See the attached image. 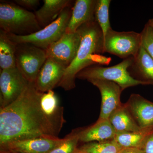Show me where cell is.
Returning <instances> with one entry per match:
<instances>
[{"label":"cell","instance_id":"6da1fadb","mask_svg":"<svg viewBox=\"0 0 153 153\" xmlns=\"http://www.w3.org/2000/svg\"><path fill=\"white\" fill-rule=\"evenodd\" d=\"M66 123L55 92L42 93L30 82L16 101L0 108V146L31 139H59Z\"/></svg>","mask_w":153,"mask_h":153},{"label":"cell","instance_id":"7a4b0ae2","mask_svg":"<svg viewBox=\"0 0 153 153\" xmlns=\"http://www.w3.org/2000/svg\"><path fill=\"white\" fill-rule=\"evenodd\" d=\"M80 36V43L76 57L69 66L57 87L69 91L75 87L77 74L84 68L92 65H107L111 59L101 55L104 53L103 33L96 21L82 25L77 30Z\"/></svg>","mask_w":153,"mask_h":153},{"label":"cell","instance_id":"3957f363","mask_svg":"<svg viewBox=\"0 0 153 153\" xmlns=\"http://www.w3.org/2000/svg\"><path fill=\"white\" fill-rule=\"evenodd\" d=\"M0 27L7 33L24 36L42 29L34 13L23 8L14 2L1 1Z\"/></svg>","mask_w":153,"mask_h":153},{"label":"cell","instance_id":"277c9868","mask_svg":"<svg viewBox=\"0 0 153 153\" xmlns=\"http://www.w3.org/2000/svg\"><path fill=\"white\" fill-rule=\"evenodd\" d=\"M133 57L124 59L121 62L111 67H103L98 65L86 67L79 72L76 78L85 79H100L117 83L123 91L126 88L137 85H147L145 82L134 78L128 71L132 63Z\"/></svg>","mask_w":153,"mask_h":153},{"label":"cell","instance_id":"5b68a950","mask_svg":"<svg viewBox=\"0 0 153 153\" xmlns=\"http://www.w3.org/2000/svg\"><path fill=\"white\" fill-rule=\"evenodd\" d=\"M70 6L65 8L55 21L36 33L24 36L7 33V35L15 44L29 43L46 51L66 33L72 12Z\"/></svg>","mask_w":153,"mask_h":153},{"label":"cell","instance_id":"8992f818","mask_svg":"<svg viewBox=\"0 0 153 153\" xmlns=\"http://www.w3.org/2000/svg\"><path fill=\"white\" fill-rule=\"evenodd\" d=\"M103 38L104 53L122 59L134 57L141 47L140 33L134 31L117 32L111 28Z\"/></svg>","mask_w":153,"mask_h":153},{"label":"cell","instance_id":"52a82bcc","mask_svg":"<svg viewBox=\"0 0 153 153\" xmlns=\"http://www.w3.org/2000/svg\"><path fill=\"white\" fill-rule=\"evenodd\" d=\"M47 59L44 49L29 43L16 44V67L29 82H36Z\"/></svg>","mask_w":153,"mask_h":153},{"label":"cell","instance_id":"ba28073f","mask_svg":"<svg viewBox=\"0 0 153 153\" xmlns=\"http://www.w3.org/2000/svg\"><path fill=\"white\" fill-rule=\"evenodd\" d=\"M29 82L17 67L1 70L0 108L16 101L25 91Z\"/></svg>","mask_w":153,"mask_h":153},{"label":"cell","instance_id":"9c48e42d","mask_svg":"<svg viewBox=\"0 0 153 153\" xmlns=\"http://www.w3.org/2000/svg\"><path fill=\"white\" fill-rule=\"evenodd\" d=\"M80 40L78 31L74 33H65L46 50L47 58L53 59L67 68L76 57Z\"/></svg>","mask_w":153,"mask_h":153},{"label":"cell","instance_id":"30bf717a","mask_svg":"<svg viewBox=\"0 0 153 153\" xmlns=\"http://www.w3.org/2000/svg\"><path fill=\"white\" fill-rule=\"evenodd\" d=\"M66 140L38 138L12 142L0 146V153H48Z\"/></svg>","mask_w":153,"mask_h":153},{"label":"cell","instance_id":"8fae6325","mask_svg":"<svg viewBox=\"0 0 153 153\" xmlns=\"http://www.w3.org/2000/svg\"><path fill=\"white\" fill-rule=\"evenodd\" d=\"M98 88L101 95V105L99 119H108L110 116L123 104L120 101L122 90L117 83L100 79L88 80Z\"/></svg>","mask_w":153,"mask_h":153},{"label":"cell","instance_id":"7c38bea8","mask_svg":"<svg viewBox=\"0 0 153 153\" xmlns=\"http://www.w3.org/2000/svg\"><path fill=\"white\" fill-rule=\"evenodd\" d=\"M66 68L64 65L47 58L35 82L37 90L45 93L57 87L63 78Z\"/></svg>","mask_w":153,"mask_h":153},{"label":"cell","instance_id":"4fadbf2b","mask_svg":"<svg viewBox=\"0 0 153 153\" xmlns=\"http://www.w3.org/2000/svg\"><path fill=\"white\" fill-rule=\"evenodd\" d=\"M125 104L140 127L153 126V102L133 94Z\"/></svg>","mask_w":153,"mask_h":153},{"label":"cell","instance_id":"5bb4252c","mask_svg":"<svg viewBox=\"0 0 153 153\" xmlns=\"http://www.w3.org/2000/svg\"><path fill=\"white\" fill-rule=\"evenodd\" d=\"M97 0H77L72 7L66 33H74L82 25L95 21V10Z\"/></svg>","mask_w":153,"mask_h":153},{"label":"cell","instance_id":"9a60e30c","mask_svg":"<svg viewBox=\"0 0 153 153\" xmlns=\"http://www.w3.org/2000/svg\"><path fill=\"white\" fill-rule=\"evenodd\" d=\"M79 141L102 142L114 139L116 131L109 119H98L93 125L78 132Z\"/></svg>","mask_w":153,"mask_h":153},{"label":"cell","instance_id":"2e32d148","mask_svg":"<svg viewBox=\"0 0 153 153\" xmlns=\"http://www.w3.org/2000/svg\"><path fill=\"white\" fill-rule=\"evenodd\" d=\"M44 4L34 13L41 28L51 24L58 18L65 8L71 6L68 0H44Z\"/></svg>","mask_w":153,"mask_h":153},{"label":"cell","instance_id":"e0dca14e","mask_svg":"<svg viewBox=\"0 0 153 153\" xmlns=\"http://www.w3.org/2000/svg\"><path fill=\"white\" fill-rule=\"evenodd\" d=\"M131 71L139 76V80L153 85V59L142 47L128 68V71Z\"/></svg>","mask_w":153,"mask_h":153},{"label":"cell","instance_id":"ac0fdd59","mask_svg":"<svg viewBox=\"0 0 153 153\" xmlns=\"http://www.w3.org/2000/svg\"><path fill=\"white\" fill-rule=\"evenodd\" d=\"M108 119L116 133L137 131L141 128L135 120L125 103H123L116 109Z\"/></svg>","mask_w":153,"mask_h":153},{"label":"cell","instance_id":"d6986e66","mask_svg":"<svg viewBox=\"0 0 153 153\" xmlns=\"http://www.w3.org/2000/svg\"><path fill=\"white\" fill-rule=\"evenodd\" d=\"M153 132V126L141 128L137 131L116 133L114 140L120 146L142 149L149 136Z\"/></svg>","mask_w":153,"mask_h":153},{"label":"cell","instance_id":"ffe728a7","mask_svg":"<svg viewBox=\"0 0 153 153\" xmlns=\"http://www.w3.org/2000/svg\"><path fill=\"white\" fill-rule=\"evenodd\" d=\"M16 44L9 38L7 33L0 30V67L1 70L16 67Z\"/></svg>","mask_w":153,"mask_h":153},{"label":"cell","instance_id":"44dd1931","mask_svg":"<svg viewBox=\"0 0 153 153\" xmlns=\"http://www.w3.org/2000/svg\"><path fill=\"white\" fill-rule=\"evenodd\" d=\"M123 149L114 139L88 143L79 148L85 153H119Z\"/></svg>","mask_w":153,"mask_h":153},{"label":"cell","instance_id":"7402d4cb","mask_svg":"<svg viewBox=\"0 0 153 153\" xmlns=\"http://www.w3.org/2000/svg\"><path fill=\"white\" fill-rule=\"evenodd\" d=\"M111 0H97L96 5L95 19L102 33L103 38L111 29L109 17V9Z\"/></svg>","mask_w":153,"mask_h":153},{"label":"cell","instance_id":"603a6c76","mask_svg":"<svg viewBox=\"0 0 153 153\" xmlns=\"http://www.w3.org/2000/svg\"><path fill=\"white\" fill-rule=\"evenodd\" d=\"M79 141L78 133L73 134L66 137L64 142L48 153H74Z\"/></svg>","mask_w":153,"mask_h":153},{"label":"cell","instance_id":"cb8c5ba5","mask_svg":"<svg viewBox=\"0 0 153 153\" xmlns=\"http://www.w3.org/2000/svg\"><path fill=\"white\" fill-rule=\"evenodd\" d=\"M140 34L141 47L153 59V30L148 23Z\"/></svg>","mask_w":153,"mask_h":153},{"label":"cell","instance_id":"d4e9b609","mask_svg":"<svg viewBox=\"0 0 153 153\" xmlns=\"http://www.w3.org/2000/svg\"><path fill=\"white\" fill-rule=\"evenodd\" d=\"M14 2L26 10H35L40 5L39 0H15Z\"/></svg>","mask_w":153,"mask_h":153},{"label":"cell","instance_id":"484cf974","mask_svg":"<svg viewBox=\"0 0 153 153\" xmlns=\"http://www.w3.org/2000/svg\"><path fill=\"white\" fill-rule=\"evenodd\" d=\"M142 149L144 153H153V132L147 139Z\"/></svg>","mask_w":153,"mask_h":153},{"label":"cell","instance_id":"4316f807","mask_svg":"<svg viewBox=\"0 0 153 153\" xmlns=\"http://www.w3.org/2000/svg\"><path fill=\"white\" fill-rule=\"evenodd\" d=\"M119 153H144L142 149L137 148H123Z\"/></svg>","mask_w":153,"mask_h":153},{"label":"cell","instance_id":"83f0119b","mask_svg":"<svg viewBox=\"0 0 153 153\" xmlns=\"http://www.w3.org/2000/svg\"><path fill=\"white\" fill-rule=\"evenodd\" d=\"M147 23L149 24V25L152 27V28L153 30V18L150 19Z\"/></svg>","mask_w":153,"mask_h":153},{"label":"cell","instance_id":"f1b7e54d","mask_svg":"<svg viewBox=\"0 0 153 153\" xmlns=\"http://www.w3.org/2000/svg\"><path fill=\"white\" fill-rule=\"evenodd\" d=\"M74 153H85L84 152H82V151L79 150V149L77 148L76 150H75V152H74Z\"/></svg>","mask_w":153,"mask_h":153},{"label":"cell","instance_id":"f546056e","mask_svg":"<svg viewBox=\"0 0 153 153\" xmlns=\"http://www.w3.org/2000/svg\"></svg>","mask_w":153,"mask_h":153}]
</instances>
